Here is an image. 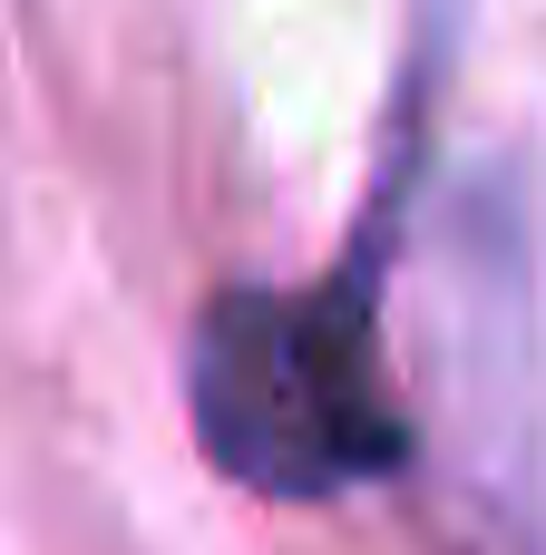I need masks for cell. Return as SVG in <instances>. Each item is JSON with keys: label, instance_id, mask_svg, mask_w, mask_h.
I'll list each match as a JSON object with an SVG mask.
<instances>
[{"label": "cell", "instance_id": "obj_1", "mask_svg": "<svg viewBox=\"0 0 546 555\" xmlns=\"http://www.w3.org/2000/svg\"><path fill=\"white\" fill-rule=\"evenodd\" d=\"M195 439L225 478L264 498H342L410 459L401 390L381 371L371 322V263H342L332 283H234L195 322Z\"/></svg>", "mask_w": 546, "mask_h": 555}]
</instances>
